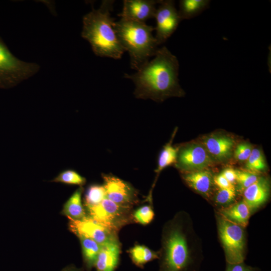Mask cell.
Wrapping results in <instances>:
<instances>
[{"label": "cell", "mask_w": 271, "mask_h": 271, "mask_svg": "<svg viewBox=\"0 0 271 271\" xmlns=\"http://www.w3.org/2000/svg\"><path fill=\"white\" fill-rule=\"evenodd\" d=\"M158 252V271H200L202 242L188 213L180 211L164 224Z\"/></svg>", "instance_id": "1"}, {"label": "cell", "mask_w": 271, "mask_h": 271, "mask_svg": "<svg viewBox=\"0 0 271 271\" xmlns=\"http://www.w3.org/2000/svg\"><path fill=\"white\" fill-rule=\"evenodd\" d=\"M177 58L166 47L158 48L155 58L142 65L134 74H124L135 84L137 98L161 102L172 96H182L184 91L179 83Z\"/></svg>", "instance_id": "2"}, {"label": "cell", "mask_w": 271, "mask_h": 271, "mask_svg": "<svg viewBox=\"0 0 271 271\" xmlns=\"http://www.w3.org/2000/svg\"><path fill=\"white\" fill-rule=\"evenodd\" d=\"M114 1H103L100 7L84 16L81 36L90 44L94 54L100 57L120 59L125 50L121 45L111 17Z\"/></svg>", "instance_id": "3"}, {"label": "cell", "mask_w": 271, "mask_h": 271, "mask_svg": "<svg viewBox=\"0 0 271 271\" xmlns=\"http://www.w3.org/2000/svg\"><path fill=\"white\" fill-rule=\"evenodd\" d=\"M113 28L121 45L129 53L131 68L137 71L155 56L158 49L153 35L155 28L124 18L115 22Z\"/></svg>", "instance_id": "4"}, {"label": "cell", "mask_w": 271, "mask_h": 271, "mask_svg": "<svg viewBox=\"0 0 271 271\" xmlns=\"http://www.w3.org/2000/svg\"><path fill=\"white\" fill-rule=\"evenodd\" d=\"M218 237L224 250L226 263L244 262L246 254L245 228L216 212Z\"/></svg>", "instance_id": "5"}, {"label": "cell", "mask_w": 271, "mask_h": 271, "mask_svg": "<svg viewBox=\"0 0 271 271\" xmlns=\"http://www.w3.org/2000/svg\"><path fill=\"white\" fill-rule=\"evenodd\" d=\"M40 69L36 63L15 57L0 38V87L10 88L31 77Z\"/></svg>", "instance_id": "6"}, {"label": "cell", "mask_w": 271, "mask_h": 271, "mask_svg": "<svg viewBox=\"0 0 271 271\" xmlns=\"http://www.w3.org/2000/svg\"><path fill=\"white\" fill-rule=\"evenodd\" d=\"M86 210L89 216L117 233L124 226L134 221L132 208L118 205L106 197L98 204Z\"/></svg>", "instance_id": "7"}, {"label": "cell", "mask_w": 271, "mask_h": 271, "mask_svg": "<svg viewBox=\"0 0 271 271\" xmlns=\"http://www.w3.org/2000/svg\"><path fill=\"white\" fill-rule=\"evenodd\" d=\"M102 178L107 199L132 208L139 202L138 192L130 183L112 174H103Z\"/></svg>", "instance_id": "8"}, {"label": "cell", "mask_w": 271, "mask_h": 271, "mask_svg": "<svg viewBox=\"0 0 271 271\" xmlns=\"http://www.w3.org/2000/svg\"><path fill=\"white\" fill-rule=\"evenodd\" d=\"M159 4L154 16L157 22L155 37L158 45L166 41L182 21L174 1H160Z\"/></svg>", "instance_id": "9"}, {"label": "cell", "mask_w": 271, "mask_h": 271, "mask_svg": "<svg viewBox=\"0 0 271 271\" xmlns=\"http://www.w3.org/2000/svg\"><path fill=\"white\" fill-rule=\"evenodd\" d=\"M68 219L69 229L77 236L89 238L101 245L119 239L117 233L108 229L88 215L81 220Z\"/></svg>", "instance_id": "10"}, {"label": "cell", "mask_w": 271, "mask_h": 271, "mask_svg": "<svg viewBox=\"0 0 271 271\" xmlns=\"http://www.w3.org/2000/svg\"><path fill=\"white\" fill-rule=\"evenodd\" d=\"M212 158L203 145L191 144L178 149L177 166L188 172L202 170L211 165Z\"/></svg>", "instance_id": "11"}, {"label": "cell", "mask_w": 271, "mask_h": 271, "mask_svg": "<svg viewBox=\"0 0 271 271\" xmlns=\"http://www.w3.org/2000/svg\"><path fill=\"white\" fill-rule=\"evenodd\" d=\"M159 2L155 0H125L122 11L117 16L145 23L147 20L154 18L157 9L156 6Z\"/></svg>", "instance_id": "12"}, {"label": "cell", "mask_w": 271, "mask_h": 271, "mask_svg": "<svg viewBox=\"0 0 271 271\" xmlns=\"http://www.w3.org/2000/svg\"><path fill=\"white\" fill-rule=\"evenodd\" d=\"M270 188L269 179L264 177H259L254 183L242 192L243 200L249 207L251 213L267 201Z\"/></svg>", "instance_id": "13"}, {"label": "cell", "mask_w": 271, "mask_h": 271, "mask_svg": "<svg viewBox=\"0 0 271 271\" xmlns=\"http://www.w3.org/2000/svg\"><path fill=\"white\" fill-rule=\"evenodd\" d=\"M234 141L231 137L214 134L205 138L203 145L212 159L219 161L227 160L231 156Z\"/></svg>", "instance_id": "14"}, {"label": "cell", "mask_w": 271, "mask_h": 271, "mask_svg": "<svg viewBox=\"0 0 271 271\" xmlns=\"http://www.w3.org/2000/svg\"><path fill=\"white\" fill-rule=\"evenodd\" d=\"M120 253L119 239L102 245L95 264L96 271H115L120 262Z\"/></svg>", "instance_id": "15"}, {"label": "cell", "mask_w": 271, "mask_h": 271, "mask_svg": "<svg viewBox=\"0 0 271 271\" xmlns=\"http://www.w3.org/2000/svg\"><path fill=\"white\" fill-rule=\"evenodd\" d=\"M188 185L205 197L209 198L213 181L212 175L206 170L190 172L183 175Z\"/></svg>", "instance_id": "16"}, {"label": "cell", "mask_w": 271, "mask_h": 271, "mask_svg": "<svg viewBox=\"0 0 271 271\" xmlns=\"http://www.w3.org/2000/svg\"><path fill=\"white\" fill-rule=\"evenodd\" d=\"M217 212L228 220L244 228L248 225L252 214L249 207L243 200L221 208Z\"/></svg>", "instance_id": "17"}, {"label": "cell", "mask_w": 271, "mask_h": 271, "mask_svg": "<svg viewBox=\"0 0 271 271\" xmlns=\"http://www.w3.org/2000/svg\"><path fill=\"white\" fill-rule=\"evenodd\" d=\"M82 186L79 187L65 203L62 214L74 220H81L87 216L82 204Z\"/></svg>", "instance_id": "18"}, {"label": "cell", "mask_w": 271, "mask_h": 271, "mask_svg": "<svg viewBox=\"0 0 271 271\" xmlns=\"http://www.w3.org/2000/svg\"><path fill=\"white\" fill-rule=\"evenodd\" d=\"M80 240L84 266L87 271L94 267L102 245L94 240L83 236H77Z\"/></svg>", "instance_id": "19"}, {"label": "cell", "mask_w": 271, "mask_h": 271, "mask_svg": "<svg viewBox=\"0 0 271 271\" xmlns=\"http://www.w3.org/2000/svg\"><path fill=\"white\" fill-rule=\"evenodd\" d=\"M132 262L137 266L144 268L147 263L158 259L159 252L145 245L135 244L127 250Z\"/></svg>", "instance_id": "20"}, {"label": "cell", "mask_w": 271, "mask_h": 271, "mask_svg": "<svg viewBox=\"0 0 271 271\" xmlns=\"http://www.w3.org/2000/svg\"><path fill=\"white\" fill-rule=\"evenodd\" d=\"M208 0H181L179 2L178 14L181 21L193 18L207 9Z\"/></svg>", "instance_id": "21"}, {"label": "cell", "mask_w": 271, "mask_h": 271, "mask_svg": "<svg viewBox=\"0 0 271 271\" xmlns=\"http://www.w3.org/2000/svg\"><path fill=\"white\" fill-rule=\"evenodd\" d=\"M178 149L172 145L171 142L163 147L159 155L157 168L155 171L157 177L163 169L176 163Z\"/></svg>", "instance_id": "22"}, {"label": "cell", "mask_w": 271, "mask_h": 271, "mask_svg": "<svg viewBox=\"0 0 271 271\" xmlns=\"http://www.w3.org/2000/svg\"><path fill=\"white\" fill-rule=\"evenodd\" d=\"M106 193L103 185L94 184L89 185L84 194L85 207L95 206L106 198Z\"/></svg>", "instance_id": "23"}, {"label": "cell", "mask_w": 271, "mask_h": 271, "mask_svg": "<svg viewBox=\"0 0 271 271\" xmlns=\"http://www.w3.org/2000/svg\"><path fill=\"white\" fill-rule=\"evenodd\" d=\"M51 181L81 187L85 184L86 179L76 171L69 169L61 172Z\"/></svg>", "instance_id": "24"}, {"label": "cell", "mask_w": 271, "mask_h": 271, "mask_svg": "<svg viewBox=\"0 0 271 271\" xmlns=\"http://www.w3.org/2000/svg\"><path fill=\"white\" fill-rule=\"evenodd\" d=\"M155 216L151 205H143L133 211L132 217L135 222L146 225L150 223Z\"/></svg>", "instance_id": "25"}, {"label": "cell", "mask_w": 271, "mask_h": 271, "mask_svg": "<svg viewBox=\"0 0 271 271\" xmlns=\"http://www.w3.org/2000/svg\"><path fill=\"white\" fill-rule=\"evenodd\" d=\"M246 161V168L251 172L260 171L266 168L264 157L260 150L258 149H252Z\"/></svg>", "instance_id": "26"}, {"label": "cell", "mask_w": 271, "mask_h": 271, "mask_svg": "<svg viewBox=\"0 0 271 271\" xmlns=\"http://www.w3.org/2000/svg\"><path fill=\"white\" fill-rule=\"evenodd\" d=\"M236 182L238 184V190L241 192L254 183L259 177L256 173L251 171L236 170Z\"/></svg>", "instance_id": "27"}, {"label": "cell", "mask_w": 271, "mask_h": 271, "mask_svg": "<svg viewBox=\"0 0 271 271\" xmlns=\"http://www.w3.org/2000/svg\"><path fill=\"white\" fill-rule=\"evenodd\" d=\"M235 196V189H219L215 196L214 201L220 205H228L234 200Z\"/></svg>", "instance_id": "28"}, {"label": "cell", "mask_w": 271, "mask_h": 271, "mask_svg": "<svg viewBox=\"0 0 271 271\" xmlns=\"http://www.w3.org/2000/svg\"><path fill=\"white\" fill-rule=\"evenodd\" d=\"M252 150V146L249 143H240L234 150V157L236 160L239 161H246L250 156Z\"/></svg>", "instance_id": "29"}, {"label": "cell", "mask_w": 271, "mask_h": 271, "mask_svg": "<svg viewBox=\"0 0 271 271\" xmlns=\"http://www.w3.org/2000/svg\"><path fill=\"white\" fill-rule=\"evenodd\" d=\"M225 271H261V270L242 262L235 264L226 263Z\"/></svg>", "instance_id": "30"}, {"label": "cell", "mask_w": 271, "mask_h": 271, "mask_svg": "<svg viewBox=\"0 0 271 271\" xmlns=\"http://www.w3.org/2000/svg\"><path fill=\"white\" fill-rule=\"evenodd\" d=\"M213 181L219 189H235L234 185L227 180L221 173L215 176Z\"/></svg>", "instance_id": "31"}, {"label": "cell", "mask_w": 271, "mask_h": 271, "mask_svg": "<svg viewBox=\"0 0 271 271\" xmlns=\"http://www.w3.org/2000/svg\"><path fill=\"white\" fill-rule=\"evenodd\" d=\"M221 174L230 183L233 184L236 182V170L232 168H227L224 169Z\"/></svg>", "instance_id": "32"}, {"label": "cell", "mask_w": 271, "mask_h": 271, "mask_svg": "<svg viewBox=\"0 0 271 271\" xmlns=\"http://www.w3.org/2000/svg\"><path fill=\"white\" fill-rule=\"evenodd\" d=\"M62 271H83V269L73 265H70L63 268Z\"/></svg>", "instance_id": "33"}]
</instances>
